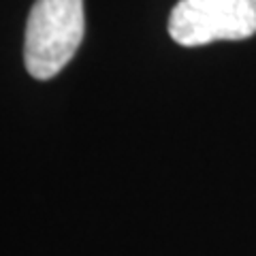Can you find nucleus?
I'll use <instances>...</instances> for the list:
<instances>
[{"mask_svg": "<svg viewBox=\"0 0 256 256\" xmlns=\"http://www.w3.org/2000/svg\"><path fill=\"white\" fill-rule=\"evenodd\" d=\"M84 0H36L24 41V62L34 79H52L70 62L84 38Z\"/></svg>", "mask_w": 256, "mask_h": 256, "instance_id": "nucleus-1", "label": "nucleus"}, {"mask_svg": "<svg viewBox=\"0 0 256 256\" xmlns=\"http://www.w3.org/2000/svg\"><path fill=\"white\" fill-rule=\"evenodd\" d=\"M169 34L182 47L250 38L256 34V0H180L169 15Z\"/></svg>", "mask_w": 256, "mask_h": 256, "instance_id": "nucleus-2", "label": "nucleus"}]
</instances>
